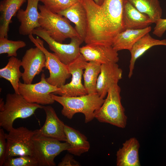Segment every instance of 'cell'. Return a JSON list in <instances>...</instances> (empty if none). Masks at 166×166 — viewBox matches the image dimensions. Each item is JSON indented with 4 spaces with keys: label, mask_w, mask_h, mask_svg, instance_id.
Here are the masks:
<instances>
[{
    "label": "cell",
    "mask_w": 166,
    "mask_h": 166,
    "mask_svg": "<svg viewBox=\"0 0 166 166\" xmlns=\"http://www.w3.org/2000/svg\"><path fill=\"white\" fill-rule=\"evenodd\" d=\"M7 149L6 133L3 128L0 129V166H3L6 160Z\"/></svg>",
    "instance_id": "obj_30"
},
{
    "label": "cell",
    "mask_w": 166,
    "mask_h": 166,
    "mask_svg": "<svg viewBox=\"0 0 166 166\" xmlns=\"http://www.w3.org/2000/svg\"><path fill=\"white\" fill-rule=\"evenodd\" d=\"M26 46V43L22 40L13 41L6 38H0V54L7 53L8 57H16L17 50Z\"/></svg>",
    "instance_id": "obj_27"
},
{
    "label": "cell",
    "mask_w": 166,
    "mask_h": 166,
    "mask_svg": "<svg viewBox=\"0 0 166 166\" xmlns=\"http://www.w3.org/2000/svg\"><path fill=\"white\" fill-rule=\"evenodd\" d=\"M121 89L118 83L112 85L106 98L97 112L95 118L99 121L120 128H125L127 117L121 103Z\"/></svg>",
    "instance_id": "obj_4"
},
{
    "label": "cell",
    "mask_w": 166,
    "mask_h": 166,
    "mask_svg": "<svg viewBox=\"0 0 166 166\" xmlns=\"http://www.w3.org/2000/svg\"><path fill=\"white\" fill-rule=\"evenodd\" d=\"M155 24L153 34L158 37H161L166 31V18H161Z\"/></svg>",
    "instance_id": "obj_31"
},
{
    "label": "cell",
    "mask_w": 166,
    "mask_h": 166,
    "mask_svg": "<svg viewBox=\"0 0 166 166\" xmlns=\"http://www.w3.org/2000/svg\"><path fill=\"white\" fill-rule=\"evenodd\" d=\"M32 140L34 148L32 156L38 166H55V157L69 148L67 142H61L57 140L35 134Z\"/></svg>",
    "instance_id": "obj_6"
},
{
    "label": "cell",
    "mask_w": 166,
    "mask_h": 166,
    "mask_svg": "<svg viewBox=\"0 0 166 166\" xmlns=\"http://www.w3.org/2000/svg\"><path fill=\"white\" fill-rule=\"evenodd\" d=\"M4 166H38L37 161L32 156L29 155L19 156L7 158L3 164Z\"/></svg>",
    "instance_id": "obj_29"
},
{
    "label": "cell",
    "mask_w": 166,
    "mask_h": 166,
    "mask_svg": "<svg viewBox=\"0 0 166 166\" xmlns=\"http://www.w3.org/2000/svg\"><path fill=\"white\" fill-rule=\"evenodd\" d=\"M101 64L93 61L88 62L83 73L84 86L87 94L97 93V84Z\"/></svg>",
    "instance_id": "obj_26"
},
{
    "label": "cell",
    "mask_w": 166,
    "mask_h": 166,
    "mask_svg": "<svg viewBox=\"0 0 166 166\" xmlns=\"http://www.w3.org/2000/svg\"><path fill=\"white\" fill-rule=\"evenodd\" d=\"M151 29L150 26L141 29H126L115 36L112 46L117 51L124 49L130 51L135 43L145 34L149 33Z\"/></svg>",
    "instance_id": "obj_22"
},
{
    "label": "cell",
    "mask_w": 166,
    "mask_h": 166,
    "mask_svg": "<svg viewBox=\"0 0 166 166\" xmlns=\"http://www.w3.org/2000/svg\"><path fill=\"white\" fill-rule=\"evenodd\" d=\"M60 88L48 83L45 74L42 73L40 81L34 84H26L20 82L18 87V93L27 101L42 105L53 103L55 101L51 93L59 90Z\"/></svg>",
    "instance_id": "obj_10"
},
{
    "label": "cell",
    "mask_w": 166,
    "mask_h": 166,
    "mask_svg": "<svg viewBox=\"0 0 166 166\" xmlns=\"http://www.w3.org/2000/svg\"><path fill=\"white\" fill-rule=\"evenodd\" d=\"M32 34L44 40L60 60L68 65L75 60L81 54L80 45L83 42L79 37L73 38L69 44L58 42L51 38L47 32L41 27L34 29Z\"/></svg>",
    "instance_id": "obj_9"
},
{
    "label": "cell",
    "mask_w": 166,
    "mask_h": 166,
    "mask_svg": "<svg viewBox=\"0 0 166 166\" xmlns=\"http://www.w3.org/2000/svg\"><path fill=\"white\" fill-rule=\"evenodd\" d=\"M51 95L55 101L62 106L61 113L63 115L71 119L77 113H83L85 123L95 118L105 101L97 93L73 97L57 96L53 93Z\"/></svg>",
    "instance_id": "obj_2"
},
{
    "label": "cell",
    "mask_w": 166,
    "mask_h": 166,
    "mask_svg": "<svg viewBox=\"0 0 166 166\" xmlns=\"http://www.w3.org/2000/svg\"><path fill=\"white\" fill-rule=\"evenodd\" d=\"M43 106L27 101L21 95L16 93L7 94L4 102L0 101V126L8 132L13 128L17 119H25L34 114L38 109Z\"/></svg>",
    "instance_id": "obj_3"
},
{
    "label": "cell",
    "mask_w": 166,
    "mask_h": 166,
    "mask_svg": "<svg viewBox=\"0 0 166 166\" xmlns=\"http://www.w3.org/2000/svg\"><path fill=\"white\" fill-rule=\"evenodd\" d=\"M26 0H2L0 3V38H7L12 18Z\"/></svg>",
    "instance_id": "obj_21"
},
{
    "label": "cell",
    "mask_w": 166,
    "mask_h": 166,
    "mask_svg": "<svg viewBox=\"0 0 166 166\" xmlns=\"http://www.w3.org/2000/svg\"><path fill=\"white\" fill-rule=\"evenodd\" d=\"M70 154H66L58 164V166H79L80 164Z\"/></svg>",
    "instance_id": "obj_32"
},
{
    "label": "cell",
    "mask_w": 166,
    "mask_h": 166,
    "mask_svg": "<svg viewBox=\"0 0 166 166\" xmlns=\"http://www.w3.org/2000/svg\"><path fill=\"white\" fill-rule=\"evenodd\" d=\"M80 0H40V2L52 12L58 14Z\"/></svg>",
    "instance_id": "obj_28"
},
{
    "label": "cell",
    "mask_w": 166,
    "mask_h": 166,
    "mask_svg": "<svg viewBox=\"0 0 166 166\" xmlns=\"http://www.w3.org/2000/svg\"><path fill=\"white\" fill-rule=\"evenodd\" d=\"M45 61L44 53L38 47L26 50L21 60V66L24 70L22 77L23 83L32 84L35 76L45 67Z\"/></svg>",
    "instance_id": "obj_12"
},
{
    "label": "cell",
    "mask_w": 166,
    "mask_h": 166,
    "mask_svg": "<svg viewBox=\"0 0 166 166\" xmlns=\"http://www.w3.org/2000/svg\"><path fill=\"white\" fill-rule=\"evenodd\" d=\"M21 61L16 57H11L8 59L7 65L0 69V77L3 78L9 81L15 93L19 94L18 87L19 79L22 73L20 71Z\"/></svg>",
    "instance_id": "obj_24"
},
{
    "label": "cell",
    "mask_w": 166,
    "mask_h": 166,
    "mask_svg": "<svg viewBox=\"0 0 166 166\" xmlns=\"http://www.w3.org/2000/svg\"><path fill=\"white\" fill-rule=\"evenodd\" d=\"M58 14L74 23L76 32L80 38L84 42L87 31V18L85 9L81 0Z\"/></svg>",
    "instance_id": "obj_17"
},
{
    "label": "cell",
    "mask_w": 166,
    "mask_h": 166,
    "mask_svg": "<svg viewBox=\"0 0 166 166\" xmlns=\"http://www.w3.org/2000/svg\"><path fill=\"white\" fill-rule=\"evenodd\" d=\"M38 9L40 11V27L46 31L53 40L62 43L67 38H80L68 19L52 12L44 5L39 4Z\"/></svg>",
    "instance_id": "obj_5"
},
{
    "label": "cell",
    "mask_w": 166,
    "mask_h": 166,
    "mask_svg": "<svg viewBox=\"0 0 166 166\" xmlns=\"http://www.w3.org/2000/svg\"><path fill=\"white\" fill-rule=\"evenodd\" d=\"M127 0H105L101 5L93 0H81L87 15L86 44L112 45L115 36L124 30L123 22Z\"/></svg>",
    "instance_id": "obj_1"
},
{
    "label": "cell",
    "mask_w": 166,
    "mask_h": 166,
    "mask_svg": "<svg viewBox=\"0 0 166 166\" xmlns=\"http://www.w3.org/2000/svg\"><path fill=\"white\" fill-rule=\"evenodd\" d=\"M40 0H27L25 10L19 9L16 17L20 23L18 31L20 34L29 35L32 34L33 30L40 27L39 23V12L38 9Z\"/></svg>",
    "instance_id": "obj_15"
},
{
    "label": "cell",
    "mask_w": 166,
    "mask_h": 166,
    "mask_svg": "<svg viewBox=\"0 0 166 166\" xmlns=\"http://www.w3.org/2000/svg\"><path fill=\"white\" fill-rule=\"evenodd\" d=\"M140 12L148 15L153 23L161 18L162 10L159 0H127Z\"/></svg>",
    "instance_id": "obj_25"
},
{
    "label": "cell",
    "mask_w": 166,
    "mask_h": 166,
    "mask_svg": "<svg viewBox=\"0 0 166 166\" xmlns=\"http://www.w3.org/2000/svg\"><path fill=\"white\" fill-rule=\"evenodd\" d=\"M30 41L36 46L39 48L44 53L45 58V69L49 73V77L46 78L51 85L60 88L65 84L67 79L71 76L67 65L62 62L54 53H51L45 48L43 42L38 38H35L31 34L28 35Z\"/></svg>",
    "instance_id": "obj_8"
},
{
    "label": "cell",
    "mask_w": 166,
    "mask_h": 166,
    "mask_svg": "<svg viewBox=\"0 0 166 166\" xmlns=\"http://www.w3.org/2000/svg\"><path fill=\"white\" fill-rule=\"evenodd\" d=\"M140 145L138 140L132 137L126 140L117 151V166H140L138 151Z\"/></svg>",
    "instance_id": "obj_19"
},
{
    "label": "cell",
    "mask_w": 166,
    "mask_h": 166,
    "mask_svg": "<svg viewBox=\"0 0 166 166\" xmlns=\"http://www.w3.org/2000/svg\"><path fill=\"white\" fill-rule=\"evenodd\" d=\"M87 62L81 54L75 60L68 65L69 71L72 76L71 81L61 87L60 90L53 94L69 97L87 94L81 81L83 71Z\"/></svg>",
    "instance_id": "obj_11"
},
{
    "label": "cell",
    "mask_w": 166,
    "mask_h": 166,
    "mask_svg": "<svg viewBox=\"0 0 166 166\" xmlns=\"http://www.w3.org/2000/svg\"><path fill=\"white\" fill-rule=\"evenodd\" d=\"M80 52L87 61L101 65L117 63L119 60L118 51L112 45L86 44L80 47Z\"/></svg>",
    "instance_id": "obj_13"
},
{
    "label": "cell",
    "mask_w": 166,
    "mask_h": 166,
    "mask_svg": "<svg viewBox=\"0 0 166 166\" xmlns=\"http://www.w3.org/2000/svg\"><path fill=\"white\" fill-rule=\"evenodd\" d=\"M64 128L66 142L69 145V148L67 150L69 153L79 156L89 151L90 143L84 135L66 124L65 125Z\"/></svg>",
    "instance_id": "obj_23"
},
{
    "label": "cell",
    "mask_w": 166,
    "mask_h": 166,
    "mask_svg": "<svg viewBox=\"0 0 166 166\" xmlns=\"http://www.w3.org/2000/svg\"><path fill=\"white\" fill-rule=\"evenodd\" d=\"M157 45L166 46V39H157L151 37L148 33L138 40L133 45L129 51L131 55L129 66V71L128 77L129 78L132 76L134 69L136 61L148 49Z\"/></svg>",
    "instance_id": "obj_20"
},
{
    "label": "cell",
    "mask_w": 166,
    "mask_h": 166,
    "mask_svg": "<svg viewBox=\"0 0 166 166\" xmlns=\"http://www.w3.org/2000/svg\"><path fill=\"white\" fill-rule=\"evenodd\" d=\"M36 132V129L32 130L24 127H20L13 128L8 133H6V159L17 156H32L34 148L32 138Z\"/></svg>",
    "instance_id": "obj_7"
},
{
    "label": "cell",
    "mask_w": 166,
    "mask_h": 166,
    "mask_svg": "<svg viewBox=\"0 0 166 166\" xmlns=\"http://www.w3.org/2000/svg\"><path fill=\"white\" fill-rule=\"evenodd\" d=\"M123 22L124 30L143 29L153 23L148 15L139 11L127 0L124 8Z\"/></svg>",
    "instance_id": "obj_18"
},
{
    "label": "cell",
    "mask_w": 166,
    "mask_h": 166,
    "mask_svg": "<svg viewBox=\"0 0 166 166\" xmlns=\"http://www.w3.org/2000/svg\"><path fill=\"white\" fill-rule=\"evenodd\" d=\"M46 119L43 125L36 129V134L54 138L61 141H66L64 122L57 117L54 109L50 106H43Z\"/></svg>",
    "instance_id": "obj_14"
},
{
    "label": "cell",
    "mask_w": 166,
    "mask_h": 166,
    "mask_svg": "<svg viewBox=\"0 0 166 166\" xmlns=\"http://www.w3.org/2000/svg\"><path fill=\"white\" fill-rule=\"evenodd\" d=\"M123 71L117 63L101 64L97 84V93L104 98L112 85L122 78Z\"/></svg>",
    "instance_id": "obj_16"
},
{
    "label": "cell",
    "mask_w": 166,
    "mask_h": 166,
    "mask_svg": "<svg viewBox=\"0 0 166 166\" xmlns=\"http://www.w3.org/2000/svg\"><path fill=\"white\" fill-rule=\"evenodd\" d=\"M98 5H101L103 2L105 0H93Z\"/></svg>",
    "instance_id": "obj_33"
}]
</instances>
